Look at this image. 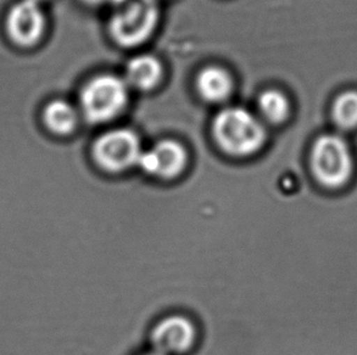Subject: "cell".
Returning <instances> with one entry per match:
<instances>
[{
  "label": "cell",
  "instance_id": "9",
  "mask_svg": "<svg viewBox=\"0 0 357 355\" xmlns=\"http://www.w3.org/2000/svg\"><path fill=\"white\" fill-rule=\"evenodd\" d=\"M161 65L149 55L132 58L126 70L127 82L142 90H149L159 83L161 78Z\"/></svg>",
  "mask_w": 357,
  "mask_h": 355
},
{
  "label": "cell",
  "instance_id": "15",
  "mask_svg": "<svg viewBox=\"0 0 357 355\" xmlns=\"http://www.w3.org/2000/svg\"><path fill=\"white\" fill-rule=\"evenodd\" d=\"M31 1H33V3H37V4H39L40 1H43V0H31Z\"/></svg>",
  "mask_w": 357,
  "mask_h": 355
},
{
  "label": "cell",
  "instance_id": "1",
  "mask_svg": "<svg viewBox=\"0 0 357 355\" xmlns=\"http://www.w3.org/2000/svg\"><path fill=\"white\" fill-rule=\"evenodd\" d=\"M311 169L316 180L329 190L345 187L353 178L355 161L348 141L342 135L324 134L314 141Z\"/></svg>",
  "mask_w": 357,
  "mask_h": 355
},
{
  "label": "cell",
  "instance_id": "4",
  "mask_svg": "<svg viewBox=\"0 0 357 355\" xmlns=\"http://www.w3.org/2000/svg\"><path fill=\"white\" fill-rule=\"evenodd\" d=\"M158 19L155 0H130L112 17V37L123 47H135L149 38Z\"/></svg>",
  "mask_w": 357,
  "mask_h": 355
},
{
  "label": "cell",
  "instance_id": "12",
  "mask_svg": "<svg viewBox=\"0 0 357 355\" xmlns=\"http://www.w3.org/2000/svg\"><path fill=\"white\" fill-rule=\"evenodd\" d=\"M334 123L343 130L357 128V91L348 90L339 94L332 109Z\"/></svg>",
  "mask_w": 357,
  "mask_h": 355
},
{
  "label": "cell",
  "instance_id": "7",
  "mask_svg": "<svg viewBox=\"0 0 357 355\" xmlns=\"http://www.w3.org/2000/svg\"><path fill=\"white\" fill-rule=\"evenodd\" d=\"M195 330L183 317H169L160 322L153 331L151 341L160 354H181L193 345Z\"/></svg>",
  "mask_w": 357,
  "mask_h": 355
},
{
  "label": "cell",
  "instance_id": "13",
  "mask_svg": "<svg viewBox=\"0 0 357 355\" xmlns=\"http://www.w3.org/2000/svg\"><path fill=\"white\" fill-rule=\"evenodd\" d=\"M262 115L272 123H280L289 115V101L280 91L267 90L259 100Z\"/></svg>",
  "mask_w": 357,
  "mask_h": 355
},
{
  "label": "cell",
  "instance_id": "2",
  "mask_svg": "<svg viewBox=\"0 0 357 355\" xmlns=\"http://www.w3.org/2000/svg\"><path fill=\"white\" fill-rule=\"evenodd\" d=\"M213 133L220 146L234 156L254 154L264 145L266 138L260 120L241 107L223 110L215 120Z\"/></svg>",
  "mask_w": 357,
  "mask_h": 355
},
{
  "label": "cell",
  "instance_id": "11",
  "mask_svg": "<svg viewBox=\"0 0 357 355\" xmlns=\"http://www.w3.org/2000/svg\"><path fill=\"white\" fill-rule=\"evenodd\" d=\"M44 120L49 128L55 133L68 134L76 127L77 113L68 102L56 100L47 106Z\"/></svg>",
  "mask_w": 357,
  "mask_h": 355
},
{
  "label": "cell",
  "instance_id": "16",
  "mask_svg": "<svg viewBox=\"0 0 357 355\" xmlns=\"http://www.w3.org/2000/svg\"><path fill=\"white\" fill-rule=\"evenodd\" d=\"M148 355H164V354H160V353H158V352H155V353H153V354H148Z\"/></svg>",
  "mask_w": 357,
  "mask_h": 355
},
{
  "label": "cell",
  "instance_id": "3",
  "mask_svg": "<svg viewBox=\"0 0 357 355\" xmlns=\"http://www.w3.org/2000/svg\"><path fill=\"white\" fill-rule=\"evenodd\" d=\"M128 99L126 83L110 74L94 78L83 89L81 105L86 118L102 123L116 117L125 109Z\"/></svg>",
  "mask_w": 357,
  "mask_h": 355
},
{
  "label": "cell",
  "instance_id": "8",
  "mask_svg": "<svg viewBox=\"0 0 357 355\" xmlns=\"http://www.w3.org/2000/svg\"><path fill=\"white\" fill-rule=\"evenodd\" d=\"M44 15L39 4L31 0H22L10 11L8 31L16 43L34 44L43 33Z\"/></svg>",
  "mask_w": 357,
  "mask_h": 355
},
{
  "label": "cell",
  "instance_id": "10",
  "mask_svg": "<svg viewBox=\"0 0 357 355\" xmlns=\"http://www.w3.org/2000/svg\"><path fill=\"white\" fill-rule=\"evenodd\" d=\"M198 89L205 100L220 102L231 94L232 79L222 68H205L199 76Z\"/></svg>",
  "mask_w": 357,
  "mask_h": 355
},
{
  "label": "cell",
  "instance_id": "14",
  "mask_svg": "<svg viewBox=\"0 0 357 355\" xmlns=\"http://www.w3.org/2000/svg\"><path fill=\"white\" fill-rule=\"evenodd\" d=\"M93 3H96V1H110V3H122V1H125V0H91Z\"/></svg>",
  "mask_w": 357,
  "mask_h": 355
},
{
  "label": "cell",
  "instance_id": "5",
  "mask_svg": "<svg viewBox=\"0 0 357 355\" xmlns=\"http://www.w3.org/2000/svg\"><path fill=\"white\" fill-rule=\"evenodd\" d=\"M140 154L139 140L130 130H112L94 144V157L98 164L112 172H120L138 164Z\"/></svg>",
  "mask_w": 357,
  "mask_h": 355
},
{
  "label": "cell",
  "instance_id": "6",
  "mask_svg": "<svg viewBox=\"0 0 357 355\" xmlns=\"http://www.w3.org/2000/svg\"><path fill=\"white\" fill-rule=\"evenodd\" d=\"M187 164V154L182 145L165 140L153 149L140 154L139 164L146 173L161 178L176 177Z\"/></svg>",
  "mask_w": 357,
  "mask_h": 355
}]
</instances>
